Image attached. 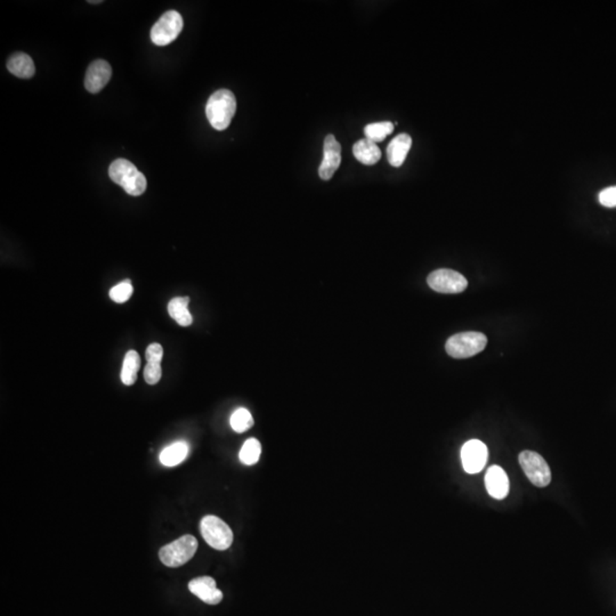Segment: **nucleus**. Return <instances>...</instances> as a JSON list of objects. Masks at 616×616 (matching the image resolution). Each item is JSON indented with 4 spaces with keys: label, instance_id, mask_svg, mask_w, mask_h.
Segmentation results:
<instances>
[{
    "label": "nucleus",
    "instance_id": "obj_1",
    "mask_svg": "<svg viewBox=\"0 0 616 616\" xmlns=\"http://www.w3.org/2000/svg\"><path fill=\"white\" fill-rule=\"evenodd\" d=\"M237 111V99L228 90L215 92L208 99L206 115L213 128L216 131H225L230 126Z\"/></svg>",
    "mask_w": 616,
    "mask_h": 616
},
{
    "label": "nucleus",
    "instance_id": "obj_2",
    "mask_svg": "<svg viewBox=\"0 0 616 616\" xmlns=\"http://www.w3.org/2000/svg\"><path fill=\"white\" fill-rule=\"evenodd\" d=\"M110 178L122 186L128 194L138 197L147 190L145 176L129 160L117 159L109 168Z\"/></svg>",
    "mask_w": 616,
    "mask_h": 616
},
{
    "label": "nucleus",
    "instance_id": "obj_3",
    "mask_svg": "<svg viewBox=\"0 0 616 616\" xmlns=\"http://www.w3.org/2000/svg\"><path fill=\"white\" fill-rule=\"evenodd\" d=\"M488 338L482 332H461L452 335L445 344V349L451 358H468L484 351Z\"/></svg>",
    "mask_w": 616,
    "mask_h": 616
},
{
    "label": "nucleus",
    "instance_id": "obj_4",
    "mask_svg": "<svg viewBox=\"0 0 616 616\" xmlns=\"http://www.w3.org/2000/svg\"><path fill=\"white\" fill-rule=\"evenodd\" d=\"M198 550V541L193 535H183L174 542L163 547L159 558L163 565L179 567L190 562Z\"/></svg>",
    "mask_w": 616,
    "mask_h": 616
},
{
    "label": "nucleus",
    "instance_id": "obj_5",
    "mask_svg": "<svg viewBox=\"0 0 616 616\" xmlns=\"http://www.w3.org/2000/svg\"><path fill=\"white\" fill-rule=\"evenodd\" d=\"M200 531L206 542L216 550H226L233 543V532L223 519L206 516L200 523Z\"/></svg>",
    "mask_w": 616,
    "mask_h": 616
},
{
    "label": "nucleus",
    "instance_id": "obj_6",
    "mask_svg": "<svg viewBox=\"0 0 616 616\" xmlns=\"http://www.w3.org/2000/svg\"><path fill=\"white\" fill-rule=\"evenodd\" d=\"M183 26V17L178 12H166L151 29V40L157 46L169 45L182 32Z\"/></svg>",
    "mask_w": 616,
    "mask_h": 616
},
{
    "label": "nucleus",
    "instance_id": "obj_7",
    "mask_svg": "<svg viewBox=\"0 0 616 616\" xmlns=\"http://www.w3.org/2000/svg\"><path fill=\"white\" fill-rule=\"evenodd\" d=\"M518 460L522 469L533 485L538 488L549 485L551 482V472L546 460L539 453L533 451H523Z\"/></svg>",
    "mask_w": 616,
    "mask_h": 616
},
{
    "label": "nucleus",
    "instance_id": "obj_8",
    "mask_svg": "<svg viewBox=\"0 0 616 616\" xmlns=\"http://www.w3.org/2000/svg\"><path fill=\"white\" fill-rule=\"evenodd\" d=\"M427 282L433 290L441 294H460L468 287V281L463 274L449 269L431 272Z\"/></svg>",
    "mask_w": 616,
    "mask_h": 616
},
{
    "label": "nucleus",
    "instance_id": "obj_9",
    "mask_svg": "<svg viewBox=\"0 0 616 616\" xmlns=\"http://www.w3.org/2000/svg\"><path fill=\"white\" fill-rule=\"evenodd\" d=\"M342 163V147L333 135H328L323 144V160L319 175L323 181H329Z\"/></svg>",
    "mask_w": 616,
    "mask_h": 616
},
{
    "label": "nucleus",
    "instance_id": "obj_10",
    "mask_svg": "<svg viewBox=\"0 0 616 616\" xmlns=\"http://www.w3.org/2000/svg\"><path fill=\"white\" fill-rule=\"evenodd\" d=\"M461 460L467 473H479L488 461V447L478 440L468 441L461 449Z\"/></svg>",
    "mask_w": 616,
    "mask_h": 616
},
{
    "label": "nucleus",
    "instance_id": "obj_11",
    "mask_svg": "<svg viewBox=\"0 0 616 616\" xmlns=\"http://www.w3.org/2000/svg\"><path fill=\"white\" fill-rule=\"evenodd\" d=\"M112 77V67L104 60H96L87 69L85 88L90 93H99Z\"/></svg>",
    "mask_w": 616,
    "mask_h": 616
},
{
    "label": "nucleus",
    "instance_id": "obj_12",
    "mask_svg": "<svg viewBox=\"0 0 616 616\" xmlns=\"http://www.w3.org/2000/svg\"><path fill=\"white\" fill-rule=\"evenodd\" d=\"M189 589L192 594L209 605H217L223 599V592L218 589L216 581L210 576H201L192 580L189 583Z\"/></svg>",
    "mask_w": 616,
    "mask_h": 616
},
{
    "label": "nucleus",
    "instance_id": "obj_13",
    "mask_svg": "<svg viewBox=\"0 0 616 616\" xmlns=\"http://www.w3.org/2000/svg\"><path fill=\"white\" fill-rule=\"evenodd\" d=\"M486 490L497 500L505 499L509 492V479L501 467H490L485 475Z\"/></svg>",
    "mask_w": 616,
    "mask_h": 616
},
{
    "label": "nucleus",
    "instance_id": "obj_14",
    "mask_svg": "<svg viewBox=\"0 0 616 616\" xmlns=\"http://www.w3.org/2000/svg\"><path fill=\"white\" fill-rule=\"evenodd\" d=\"M412 138L408 134H399L392 140L387 147V159L395 168L402 166L406 161L409 151L411 150Z\"/></svg>",
    "mask_w": 616,
    "mask_h": 616
},
{
    "label": "nucleus",
    "instance_id": "obj_15",
    "mask_svg": "<svg viewBox=\"0 0 616 616\" xmlns=\"http://www.w3.org/2000/svg\"><path fill=\"white\" fill-rule=\"evenodd\" d=\"M7 69L10 74L22 79H30L35 76V63L29 55L16 53L12 55L7 62Z\"/></svg>",
    "mask_w": 616,
    "mask_h": 616
},
{
    "label": "nucleus",
    "instance_id": "obj_16",
    "mask_svg": "<svg viewBox=\"0 0 616 616\" xmlns=\"http://www.w3.org/2000/svg\"><path fill=\"white\" fill-rule=\"evenodd\" d=\"M354 157L367 166H372L379 161L381 158V151L377 144L369 141L367 138L356 142L353 147Z\"/></svg>",
    "mask_w": 616,
    "mask_h": 616
},
{
    "label": "nucleus",
    "instance_id": "obj_17",
    "mask_svg": "<svg viewBox=\"0 0 616 616\" xmlns=\"http://www.w3.org/2000/svg\"><path fill=\"white\" fill-rule=\"evenodd\" d=\"M189 452V444L184 441L176 442L163 449V452L160 453V463L166 467L177 466L188 458Z\"/></svg>",
    "mask_w": 616,
    "mask_h": 616
},
{
    "label": "nucleus",
    "instance_id": "obj_18",
    "mask_svg": "<svg viewBox=\"0 0 616 616\" xmlns=\"http://www.w3.org/2000/svg\"><path fill=\"white\" fill-rule=\"evenodd\" d=\"M189 303V297H176L168 303V313L181 326H189L193 322Z\"/></svg>",
    "mask_w": 616,
    "mask_h": 616
},
{
    "label": "nucleus",
    "instance_id": "obj_19",
    "mask_svg": "<svg viewBox=\"0 0 616 616\" xmlns=\"http://www.w3.org/2000/svg\"><path fill=\"white\" fill-rule=\"evenodd\" d=\"M141 367V358L136 351H129L126 354L122 369V381L126 386H131L138 380V374Z\"/></svg>",
    "mask_w": 616,
    "mask_h": 616
},
{
    "label": "nucleus",
    "instance_id": "obj_20",
    "mask_svg": "<svg viewBox=\"0 0 616 616\" xmlns=\"http://www.w3.org/2000/svg\"><path fill=\"white\" fill-rule=\"evenodd\" d=\"M393 131L394 124L390 122H374L364 128L365 138L376 144L383 142Z\"/></svg>",
    "mask_w": 616,
    "mask_h": 616
},
{
    "label": "nucleus",
    "instance_id": "obj_21",
    "mask_svg": "<svg viewBox=\"0 0 616 616\" xmlns=\"http://www.w3.org/2000/svg\"><path fill=\"white\" fill-rule=\"evenodd\" d=\"M260 454H262V445L259 441H257L256 438H249L244 442L241 447L239 458L241 463H244L247 466H253L255 463H258Z\"/></svg>",
    "mask_w": 616,
    "mask_h": 616
},
{
    "label": "nucleus",
    "instance_id": "obj_22",
    "mask_svg": "<svg viewBox=\"0 0 616 616\" xmlns=\"http://www.w3.org/2000/svg\"><path fill=\"white\" fill-rule=\"evenodd\" d=\"M253 426V418L251 413L247 409L240 408L231 417V427L239 434L249 431Z\"/></svg>",
    "mask_w": 616,
    "mask_h": 616
},
{
    "label": "nucleus",
    "instance_id": "obj_23",
    "mask_svg": "<svg viewBox=\"0 0 616 616\" xmlns=\"http://www.w3.org/2000/svg\"><path fill=\"white\" fill-rule=\"evenodd\" d=\"M133 292H134V289H133L131 281L126 280V281L122 282V283H119V285L112 288L111 290H110V298L115 303H126V301H129V298L131 297Z\"/></svg>",
    "mask_w": 616,
    "mask_h": 616
},
{
    "label": "nucleus",
    "instance_id": "obj_24",
    "mask_svg": "<svg viewBox=\"0 0 616 616\" xmlns=\"http://www.w3.org/2000/svg\"><path fill=\"white\" fill-rule=\"evenodd\" d=\"M163 377L161 363H147L144 367V379L149 385H156Z\"/></svg>",
    "mask_w": 616,
    "mask_h": 616
},
{
    "label": "nucleus",
    "instance_id": "obj_25",
    "mask_svg": "<svg viewBox=\"0 0 616 616\" xmlns=\"http://www.w3.org/2000/svg\"><path fill=\"white\" fill-rule=\"evenodd\" d=\"M163 356V348L160 344H151L145 351L147 363H161Z\"/></svg>",
    "mask_w": 616,
    "mask_h": 616
},
{
    "label": "nucleus",
    "instance_id": "obj_26",
    "mask_svg": "<svg viewBox=\"0 0 616 616\" xmlns=\"http://www.w3.org/2000/svg\"><path fill=\"white\" fill-rule=\"evenodd\" d=\"M599 202L603 207H616V186H610L599 193Z\"/></svg>",
    "mask_w": 616,
    "mask_h": 616
},
{
    "label": "nucleus",
    "instance_id": "obj_27",
    "mask_svg": "<svg viewBox=\"0 0 616 616\" xmlns=\"http://www.w3.org/2000/svg\"><path fill=\"white\" fill-rule=\"evenodd\" d=\"M88 3H102V1H88Z\"/></svg>",
    "mask_w": 616,
    "mask_h": 616
}]
</instances>
